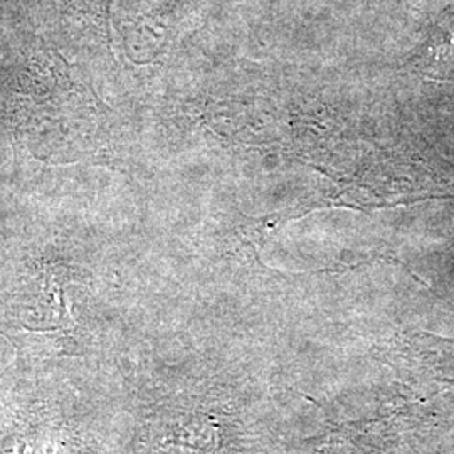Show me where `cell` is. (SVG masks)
Masks as SVG:
<instances>
[{"instance_id": "6da1fadb", "label": "cell", "mask_w": 454, "mask_h": 454, "mask_svg": "<svg viewBox=\"0 0 454 454\" xmlns=\"http://www.w3.org/2000/svg\"><path fill=\"white\" fill-rule=\"evenodd\" d=\"M146 454H219V429L199 412H172L148 422L140 441Z\"/></svg>"}]
</instances>
